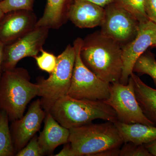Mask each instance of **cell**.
<instances>
[{
	"instance_id": "obj_1",
	"label": "cell",
	"mask_w": 156,
	"mask_h": 156,
	"mask_svg": "<svg viewBox=\"0 0 156 156\" xmlns=\"http://www.w3.org/2000/svg\"><path fill=\"white\" fill-rule=\"evenodd\" d=\"M82 61L98 77L111 84L120 82L123 68L122 47L101 33L90 34L83 40Z\"/></svg>"
},
{
	"instance_id": "obj_2",
	"label": "cell",
	"mask_w": 156,
	"mask_h": 156,
	"mask_svg": "<svg viewBox=\"0 0 156 156\" xmlns=\"http://www.w3.org/2000/svg\"><path fill=\"white\" fill-rule=\"evenodd\" d=\"M49 112L68 129L88 125L98 119L113 122L118 120L113 109L103 101L76 99L68 95L57 99Z\"/></svg>"
},
{
	"instance_id": "obj_3",
	"label": "cell",
	"mask_w": 156,
	"mask_h": 156,
	"mask_svg": "<svg viewBox=\"0 0 156 156\" xmlns=\"http://www.w3.org/2000/svg\"><path fill=\"white\" fill-rule=\"evenodd\" d=\"M38 84L30 82L25 69L15 68L3 72L0 79V109L4 110L11 122L23 115L27 104L38 96Z\"/></svg>"
},
{
	"instance_id": "obj_4",
	"label": "cell",
	"mask_w": 156,
	"mask_h": 156,
	"mask_svg": "<svg viewBox=\"0 0 156 156\" xmlns=\"http://www.w3.org/2000/svg\"><path fill=\"white\" fill-rule=\"evenodd\" d=\"M69 130V142L76 156H94L106 150L120 148L124 144L113 122L90 124Z\"/></svg>"
},
{
	"instance_id": "obj_5",
	"label": "cell",
	"mask_w": 156,
	"mask_h": 156,
	"mask_svg": "<svg viewBox=\"0 0 156 156\" xmlns=\"http://www.w3.org/2000/svg\"><path fill=\"white\" fill-rule=\"evenodd\" d=\"M76 59L75 48L68 45L64 51L57 56L54 71L47 79L40 78L38 84L41 97V103L47 112L57 99L67 95L71 83Z\"/></svg>"
},
{
	"instance_id": "obj_6",
	"label": "cell",
	"mask_w": 156,
	"mask_h": 156,
	"mask_svg": "<svg viewBox=\"0 0 156 156\" xmlns=\"http://www.w3.org/2000/svg\"><path fill=\"white\" fill-rule=\"evenodd\" d=\"M83 41L81 38H78L74 41L75 62L67 95L76 99L106 100L109 97L111 84L98 77L82 61L80 50Z\"/></svg>"
},
{
	"instance_id": "obj_7",
	"label": "cell",
	"mask_w": 156,
	"mask_h": 156,
	"mask_svg": "<svg viewBox=\"0 0 156 156\" xmlns=\"http://www.w3.org/2000/svg\"><path fill=\"white\" fill-rule=\"evenodd\" d=\"M103 101L113 109L118 121L121 122L156 125L147 118L140 106L134 93V82L131 76L126 85L120 82L111 84L109 97Z\"/></svg>"
},
{
	"instance_id": "obj_8",
	"label": "cell",
	"mask_w": 156,
	"mask_h": 156,
	"mask_svg": "<svg viewBox=\"0 0 156 156\" xmlns=\"http://www.w3.org/2000/svg\"><path fill=\"white\" fill-rule=\"evenodd\" d=\"M100 32L120 45H125L136 37L140 23L115 2L107 6Z\"/></svg>"
},
{
	"instance_id": "obj_9",
	"label": "cell",
	"mask_w": 156,
	"mask_h": 156,
	"mask_svg": "<svg viewBox=\"0 0 156 156\" xmlns=\"http://www.w3.org/2000/svg\"><path fill=\"white\" fill-rule=\"evenodd\" d=\"M49 30L44 27H35L15 42L5 45L3 72L14 69L23 58L37 56L48 38Z\"/></svg>"
},
{
	"instance_id": "obj_10",
	"label": "cell",
	"mask_w": 156,
	"mask_h": 156,
	"mask_svg": "<svg viewBox=\"0 0 156 156\" xmlns=\"http://www.w3.org/2000/svg\"><path fill=\"white\" fill-rule=\"evenodd\" d=\"M156 32V24L151 20L140 23L136 37L122 47L123 68L120 82L128 83L133 73L135 62L149 47H151Z\"/></svg>"
},
{
	"instance_id": "obj_11",
	"label": "cell",
	"mask_w": 156,
	"mask_h": 156,
	"mask_svg": "<svg viewBox=\"0 0 156 156\" xmlns=\"http://www.w3.org/2000/svg\"><path fill=\"white\" fill-rule=\"evenodd\" d=\"M45 115L41 99H38L31 103L24 115L12 122L10 131L16 154L23 148L40 130Z\"/></svg>"
},
{
	"instance_id": "obj_12",
	"label": "cell",
	"mask_w": 156,
	"mask_h": 156,
	"mask_svg": "<svg viewBox=\"0 0 156 156\" xmlns=\"http://www.w3.org/2000/svg\"><path fill=\"white\" fill-rule=\"evenodd\" d=\"M33 11L18 10L6 13L0 22V41L5 45L15 42L35 27Z\"/></svg>"
},
{
	"instance_id": "obj_13",
	"label": "cell",
	"mask_w": 156,
	"mask_h": 156,
	"mask_svg": "<svg viewBox=\"0 0 156 156\" xmlns=\"http://www.w3.org/2000/svg\"><path fill=\"white\" fill-rule=\"evenodd\" d=\"M105 16V9L82 0H74L68 14V19L76 27L82 29L101 25Z\"/></svg>"
},
{
	"instance_id": "obj_14",
	"label": "cell",
	"mask_w": 156,
	"mask_h": 156,
	"mask_svg": "<svg viewBox=\"0 0 156 156\" xmlns=\"http://www.w3.org/2000/svg\"><path fill=\"white\" fill-rule=\"evenodd\" d=\"M69 135V129L61 126L50 112H47L44 129L38 137L44 154L51 153L58 146L67 144Z\"/></svg>"
},
{
	"instance_id": "obj_15",
	"label": "cell",
	"mask_w": 156,
	"mask_h": 156,
	"mask_svg": "<svg viewBox=\"0 0 156 156\" xmlns=\"http://www.w3.org/2000/svg\"><path fill=\"white\" fill-rule=\"evenodd\" d=\"M124 143L131 142L144 145L156 140V127L141 123L126 124L118 120L114 122Z\"/></svg>"
},
{
	"instance_id": "obj_16",
	"label": "cell",
	"mask_w": 156,
	"mask_h": 156,
	"mask_svg": "<svg viewBox=\"0 0 156 156\" xmlns=\"http://www.w3.org/2000/svg\"><path fill=\"white\" fill-rule=\"evenodd\" d=\"M69 0H48L43 16L37 20L35 27L58 29L68 18Z\"/></svg>"
},
{
	"instance_id": "obj_17",
	"label": "cell",
	"mask_w": 156,
	"mask_h": 156,
	"mask_svg": "<svg viewBox=\"0 0 156 156\" xmlns=\"http://www.w3.org/2000/svg\"><path fill=\"white\" fill-rule=\"evenodd\" d=\"M134 93L144 114L156 125V89L149 87L133 73Z\"/></svg>"
},
{
	"instance_id": "obj_18",
	"label": "cell",
	"mask_w": 156,
	"mask_h": 156,
	"mask_svg": "<svg viewBox=\"0 0 156 156\" xmlns=\"http://www.w3.org/2000/svg\"><path fill=\"white\" fill-rule=\"evenodd\" d=\"M8 115L0 109V156L16 155L9 125Z\"/></svg>"
},
{
	"instance_id": "obj_19",
	"label": "cell",
	"mask_w": 156,
	"mask_h": 156,
	"mask_svg": "<svg viewBox=\"0 0 156 156\" xmlns=\"http://www.w3.org/2000/svg\"><path fill=\"white\" fill-rule=\"evenodd\" d=\"M133 72L140 75L150 76L156 86V60L153 54L150 52H144L140 56L134 64Z\"/></svg>"
},
{
	"instance_id": "obj_20",
	"label": "cell",
	"mask_w": 156,
	"mask_h": 156,
	"mask_svg": "<svg viewBox=\"0 0 156 156\" xmlns=\"http://www.w3.org/2000/svg\"><path fill=\"white\" fill-rule=\"evenodd\" d=\"M115 2L129 12L140 23L149 20L145 9V0H116Z\"/></svg>"
},
{
	"instance_id": "obj_21",
	"label": "cell",
	"mask_w": 156,
	"mask_h": 156,
	"mask_svg": "<svg viewBox=\"0 0 156 156\" xmlns=\"http://www.w3.org/2000/svg\"><path fill=\"white\" fill-rule=\"evenodd\" d=\"M41 54L37 56L34 58L35 59L37 64L40 69L42 71L51 73L56 67L57 63V57L54 54L42 49Z\"/></svg>"
},
{
	"instance_id": "obj_22",
	"label": "cell",
	"mask_w": 156,
	"mask_h": 156,
	"mask_svg": "<svg viewBox=\"0 0 156 156\" xmlns=\"http://www.w3.org/2000/svg\"><path fill=\"white\" fill-rule=\"evenodd\" d=\"M34 0H2L0 8L5 14L18 10L33 11Z\"/></svg>"
},
{
	"instance_id": "obj_23",
	"label": "cell",
	"mask_w": 156,
	"mask_h": 156,
	"mask_svg": "<svg viewBox=\"0 0 156 156\" xmlns=\"http://www.w3.org/2000/svg\"><path fill=\"white\" fill-rule=\"evenodd\" d=\"M119 156H152L144 145H137L133 143H124L120 148Z\"/></svg>"
},
{
	"instance_id": "obj_24",
	"label": "cell",
	"mask_w": 156,
	"mask_h": 156,
	"mask_svg": "<svg viewBox=\"0 0 156 156\" xmlns=\"http://www.w3.org/2000/svg\"><path fill=\"white\" fill-rule=\"evenodd\" d=\"M43 155L44 154L42 152L38 141V137L34 136L23 148L16 154V156H41Z\"/></svg>"
},
{
	"instance_id": "obj_25",
	"label": "cell",
	"mask_w": 156,
	"mask_h": 156,
	"mask_svg": "<svg viewBox=\"0 0 156 156\" xmlns=\"http://www.w3.org/2000/svg\"><path fill=\"white\" fill-rule=\"evenodd\" d=\"M145 9L149 19L156 24V0H145Z\"/></svg>"
},
{
	"instance_id": "obj_26",
	"label": "cell",
	"mask_w": 156,
	"mask_h": 156,
	"mask_svg": "<svg viewBox=\"0 0 156 156\" xmlns=\"http://www.w3.org/2000/svg\"><path fill=\"white\" fill-rule=\"evenodd\" d=\"M56 156H76V154L73 150L70 144H68L64 146V147Z\"/></svg>"
},
{
	"instance_id": "obj_27",
	"label": "cell",
	"mask_w": 156,
	"mask_h": 156,
	"mask_svg": "<svg viewBox=\"0 0 156 156\" xmlns=\"http://www.w3.org/2000/svg\"><path fill=\"white\" fill-rule=\"evenodd\" d=\"M120 148L106 150L95 154L94 156H119Z\"/></svg>"
},
{
	"instance_id": "obj_28",
	"label": "cell",
	"mask_w": 156,
	"mask_h": 156,
	"mask_svg": "<svg viewBox=\"0 0 156 156\" xmlns=\"http://www.w3.org/2000/svg\"><path fill=\"white\" fill-rule=\"evenodd\" d=\"M82 1H87L104 8L112 3L115 2L116 0H82Z\"/></svg>"
},
{
	"instance_id": "obj_29",
	"label": "cell",
	"mask_w": 156,
	"mask_h": 156,
	"mask_svg": "<svg viewBox=\"0 0 156 156\" xmlns=\"http://www.w3.org/2000/svg\"><path fill=\"white\" fill-rule=\"evenodd\" d=\"M144 145L152 156H156V140Z\"/></svg>"
},
{
	"instance_id": "obj_30",
	"label": "cell",
	"mask_w": 156,
	"mask_h": 156,
	"mask_svg": "<svg viewBox=\"0 0 156 156\" xmlns=\"http://www.w3.org/2000/svg\"><path fill=\"white\" fill-rule=\"evenodd\" d=\"M5 45L0 41V74L2 73V64L4 58V52Z\"/></svg>"
},
{
	"instance_id": "obj_31",
	"label": "cell",
	"mask_w": 156,
	"mask_h": 156,
	"mask_svg": "<svg viewBox=\"0 0 156 156\" xmlns=\"http://www.w3.org/2000/svg\"><path fill=\"white\" fill-rule=\"evenodd\" d=\"M151 47H152V48H156V32L154 36L152 44Z\"/></svg>"
},
{
	"instance_id": "obj_32",
	"label": "cell",
	"mask_w": 156,
	"mask_h": 156,
	"mask_svg": "<svg viewBox=\"0 0 156 156\" xmlns=\"http://www.w3.org/2000/svg\"><path fill=\"white\" fill-rule=\"evenodd\" d=\"M5 13H4V11H3L2 9L0 8V22H1L2 19L3 17H4V15H5Z\"/></svg>"
},
{
	"instance_id": "obj_33",
	"label": "cell",
	"mask_w": 156,
	"mask_h": 156,
	"mask_svg": "<svg viewBox=\"0 0 156 156\" xmlns=\"http://www.w3.org/2000/svg\"><path fill=\"white\" fill-rule=\"evenodd\" d=\"M2 74H0V79H1V76H2Z\"/></svg>"
},
{
	"instance_id": "obj_34",
	"label": "cell",
	"mask_w": 156,
	"mask_h": 156,
	"mask_svg": "<svg viewBox=\"0 0 156 156\" xmlns=\"http://www.w3.org/2000/svg\"><path fill=\"white\" fill-rule=\"evenodd\" d=\"M1 1H2V0H0V2H1Z\"/></svg>"
}]
</instances>
